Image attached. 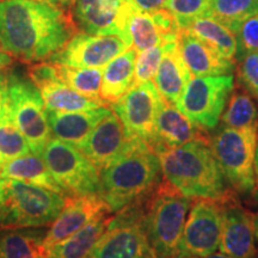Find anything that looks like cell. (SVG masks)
Instances as JSON below:
<instances>
[{
	"mask_svg": "<svg viewBox=\"0 0 258 258\" xmlns=\"http://www.w3.org/2000/svg\"><path fill=\"white\" fill-rule=\"evenodd\" d=\"M41 157L63 192L70 196H99V170L79 148L54 138L44 146Z\"/></svg>",
	"mask_w": 258,
	"mask_h": 258,
	"instance_id": "8",
	"label": "cell"
},
{
	"mask_svg": "<svg viewBox=\"0 0 258 258\" xmlns=\"http://www.w3.org/2000/svg\"><path fill=\"white\" fill-rule=\"evenodd\" d=\"M137 50L129 48L105 66L102 77L101 98L105 103H115L134 83Z\"/></svg>",
	"mask_w": 258,
	"mask_h": 258,
	"instance_id": "24",
	"label": "cell"
},
{
	"mask_svg": "<svg viewBox=\"0 0 258 258\" xmlns=\"http://www.w3.org/2000/svg\"><path fill=\"white\" fill-rule=\"evenodd\" d=\"M160 172L152 147L139 138H128L121 153L99 171V196L111 213L120 212L152 191Z\"/></svg>",
	"mask_w": 258,
	"mask_h": 258,
	"instance_id": "2",
	"label": "cell"
},
{
	"mask_svg": "<svg viewBox=\"0 0 258 258\" xmlns=\"http://www.w3.org/2000/svg\"><path fill=\"white\" fill-rule=\"evenodd\" d=\"M254 258H258V253H256V256H254Z\"/></svg>",
	"mask_w": 258,
	"mask_h": 258,
	"instance_id": "44",
	"label": "cell"
},
{
	"mask_svg": "<svg viewBox=\"0 0 258 258\" xmlns=\"http://www.w3.org/2000/svg\"><path fill=\"white\" fill-rule=\"evenodd\" d=\"M163 97L151 82L137 83L115 103L114 112L123 124L128 138H139L150 145L156 131Z\"/></svg>",
	"mask_w": 258,
	"mask_h": 258,
	"instance_id": "10",
	"label": "cell"
},
{
	"mask_svg": "<svg viewBox=\"0 0 258 258\" xmlns=\"http://www.w3.org/2000/svg\"><path fill=\"white\" fill-rule=\"evenodd\" d=\"M188 258H233V257L228 256V254H226L224 252H213L211 254H207V256L205 257H188Z\"/></svg>",
	"mask_w": 258,
	"mask_h": 258,
	"instance_id": "41",
	"label": "cell"
},
{
	"mask_svg": "<svg viewBox=\"0 0 258 258\" xmlns=\"http://www.w3.org/2000/svg\"><path fill=\"white\" fill-rule=\"evenodd\" d=\"M164 50H165V42L159 46L151 48V49L140 51L137 55L135 61V74L134 83L150 82L156 76L158 67L163 57Z\"/></svg>",
	"mask_w": 258,
	"mask_h": 258,
	"instance_id": "34",
	"label": "cell"
},
{
	"mask_svg": "<svg viewBox=\"0 0 258 258\" xmlns=\"http://www.w3.org/2000/svg\"><path fill=\"white\" fill-rule=\"evenodd\" d=\"M2 70V69H0ZM6 104V73L0 71V116Z\"/></svg>",
	"mask_w": 258,
	"mask_h": 258,
	"instance_id": "38",
	"label": "cell"
},
{
	"mask_svg": "<svg viewBox=\"0 0 258 258\" xmlns=\"http://www.w3.org/2000/svg\"><path fill=\"white\" fill-rule=\"evenodd\" d=\"M225 127L251 129L258 127V109L252 98L243 92L231 97L227 109L221 116Z\"/></svg>",
	"mask_w": 258,
	"mask_h": 258,
	"instance_id": "31",
	"label": "cell"
},
{
	"mask_svg": "<svg viewBox=\"0 0 258 258\" xmlns=\"http://www.w3.org/2000/svg\"><path fill=\"white\" fill-rule=\"evenodd\" d=\"M219 203L221 209L220 251L233 258H254L257 253L254 217L226 195L219 200Z\"/></svg>",
	"mask_w": 258,
	"mask_h": 258,
	"instance_id": "14",
	"label": "cell"
},
{
	"mask_svg": "<svg viewBox=\"0 0 258 258\" xmlns=\"http://www.w3.org/2000/svg\"><path fill=\"white\" fill-rule=\"evenodd\" d=\"M37 89L40 90L47 110L61 112L88 111L105 105V103L93 101L80 95L67 85L60 76L42 84Z\"/></svg>",
	"mask_w": 258,
	"mask_h": 258,
	"instance_id": "26",
	"label": "cell"
},
{
	"mask_svg": "<svg viewBox=\"0 0 258 258\" xmlns=\"http://www.w3.org/2000/svg\"><path fill=\"white\" fill-rule=\"evenodd\" d=\"M129 48L132 47L118 36L79 32L73 35L66 46L49 60L53 63L70 67L102 69Z\"/></svg>",
	"mask_w": 258,
	"mask_h": 258,
	"instance_id": "13",
	"label": "cell"
},
{
	"mask_svg": "<svg viewBox=\"0 0 258 258\" xmlns=\"http://www.w3.org/2000/svg\"><path fill=\"white\" fill-rule=\"evenodd\" d=\"M211 147L227 182L237 191H251L256 175L257 128H221L213 137Z\"/></svg>",
	"mask_w": 258,
	"mask_h": 258,
	"instance_id": "7",
	"label": "cell"
},
{
	"mask_svg": "<svg viewBox=\"0 0 258 258\" xmlns=\"http://www.w3.org/2000/svg\"><path fill=\"white\" fill-rule=\"evenodd\" d=\"M156 153L166 182L186 198L220 200L226 195L225 177L203 138Z\"/></svg>",
	"mask_w": 258,
	"mask_h": 258,
	"instance_id": "3",
	"label": "cell"
},
{
	"mask_svg": "<svg viewBox=\"0 0 258 258\" xmlns=\"http://www.w3.org/2000/svg\"><path fill=\"white\" fill-rule=\"evenodd\" d=\"M133 11L129 0H72L73 23L80 31L118 36L131 47L127 27Z\"/></svg>",
	"mask_w": 258,
	"mask_h": 258,
	"instance_id": "11",
	"label": "cell"
},
{
	"mask_svg": "<svg viewBox=\"0 0 258 258\" xmlns=\"http://www.w3.org/2000/svg\"><path fill=\"white\" fill-rule=\"evenodd\" d=\"M178 44L183 60L194 77L232 74V60L225 59L186 30H180Z\"/></svg>",
	"mask_w": 258,
	"mask_h": 258,
	"instance_id": "21",
	"label": "cell"
},
{
	"mask_svg": "<svg viewBox=\"0 0 258 258\" xmlns=\"http://www.w3.org/2000/svg\"><path fill=\"white\" fill-rule=\"evenodd\" d=\"M62 10L38 0L0 2V46L27 62L50 59L74 35Z\"/></svg>",
	"mask_w": 258,
	"mask_h": 258,
	"instance_id": "1",
	"label": "cell"
},
{
	"mask_svg": "<svg viewBox=\"0 0 258 258\" xmlns=\"http://www.w3.org/2000/svg\"><path fill=\"white\" fill-rule=\"evenodd\" d=\"M189 198L169 182L159 183L147 199L144 227L157 258H176L184 230Z\"/></svg>",
	"mask_w": 258,
	"mask_h": 258,
	"instance_id": "5",
	"label": "cell"
},
{
	"mask_svg": "<svg viewBox=\"0 0 258 258\" xmlns=\"http://www.w3.org/2000/svg\"><path fill=\"white\" fill-rule=\"evenodd\" d=\"M56 64V63H55ZM60 78L80 95L93 101L105 103L101 98L103 71L93 67H70L57 64Z\"/></svg>",
	"mask_w": 258,
	"mask_h": 258,
	"instance_id": "29",
	"label": "cell"
},
{
	"mask_svg": "<svg viewBox=\"0 0 258 258\" xmlns=\"http://www.w3.org/2000/svg\"><path fill=\"white\" fill-rule=\"evenodd\" d=\"M213 0H167L165 9L175 18L180 30L191 22L208 15Z\"/></svg>",
	"mask_w": 258,
	"mask_h": 258,
	"instance_id": "33",
	"label": "cell"
},
{
	"mask_svg": "<svg viewBox=\"0 0 258 258\" xmlns=\"http://www.w3.org/2000/svg\"><path fill=\"white\" fill-rule=\"evenodd\" d=\"M104 212H110V209L98 195L66 198L62 211L47 231L43 240L44 249L48 252L51 247L77 233Z\"/></svg>",
	"mask_w": 258,
	"mask_h": 258,
	"instance_id": "16",
	"label": "cell"
},
{
	"mask_svg": "<svg viewBox=\"0 0 258 258\" xmlns=\"http://www.w3.org/2000/svg\"><path fill=\"white\" fill-rule=\"evenodd\" d=\"M38 2L57 6V8H63V6H69L70 4H72V0H38Z\"/></svg>",
	"mask_w": 258,
	"mask_h": 258,
	"instance_id": "40",
	"label": "cell"
},
{
	"mask_svg": "<svg viewBox=\"0 0 258 258\" xmlns=\"http://www.w3.org/2000/svg\"><path fill=\"white\" fill-rule=\"evenodd\" d=\"M0 180H2V179H0Z\"/></svg>",
	"mask_w": 258,
	"mask_h": 258,
	"instance_id": "46",
	"label": "cell"
},
{
	"mask_svg": "<svg viewBox=\"0 0 258 258\" xmlns=\"http://www.w3.org/2000/svg\"><path fill=\"white\" fill-rule=\"evenodd\" d=\"M27 139L16 127L6 110L0 116V170L8 161L30 152Z\"/></svg>",
	"mask_w": 258,
	"mask_h": 258,
	"instance_id": "32",
	"label": "cell"
},
{
	"mask_svg": "<svg viewBox=\"0 0 258 258\" xmlns=\"http://www.w3.org/2000/svg\"><path fill=\"white\" fill-rule=\"evenodd\" d=\"M198 127L176 105L173 106L172 103L163 98L157 116L154 137L150 146L154 152L164 148L182 146L189 141L200 139Z\"/></svg>",
	"mask_w": 258,
	"mask_h": 258,
	"instance_id": "19",
	"label": "cell"
},
{
	"mask_svg": "<svg viewBox=\"0 0 258 258\" xmlns=\"http://www.w3.org/2000/svg\"><path fill=\"white\" fill-rule=\"evenodd\" d=\"M6 110L31 152L41 156L51 134L43 98L30 77L17 71L6 73Z\"/></svg>",
	"mask_w": 258,
	"mask_h": 258,
	"instance_id": "6",
	"label": "cell"
},
{
	"mask_svg": "<svg viewBox=\"0 0 258 258\" xmlns=\"http://www.w3.org/2000/svg\"><path fill=\"white\" fill-rule=\"evenodd\" d=\"M127 141L123 124L117 115L111 111L92 129L79 150L101 171L121 153Z\"/></svg>",
	"mask_w": 258,
	"mask_h": 258,
	"instance_id": "18",
	"label": "cell"
},
{
	"mask_svg": "<svg viewBox=\"0 0 258 258\" xmlns=\"http://www.w3.org/2000/svg\"><path fill=\"white\" fill-rule=\"evenodd\" d=\"M128 35L132 47L140 51L159 46L165 41L178 40L180 29L165 9L152 12L133 11L128 18Z\"/></svg>",
	"mask_w": 258,
	"mask_h": 258,
	"instance_id": "17",
	"label": "cell"
},
{
	"mask_svg": "<svg viewBox=\"0 0 258 258\" xmlns=\"http://www.w3.org/2000/svg\"><path fill=\"white\" fill-rule=\"evenodd\" d=\"M239 61V82L258 98V51L245 54Z\"/></svg>",
	"mask_w": 258,
	"mask_h": 258,
	"instance_id": "36",
	"label": "cell"
},
{
	"mask_svg": "<svg viewBox=\"0 0 258 258\" xmlns=\"http://www.w3.org/2000/svg\"><path fill=\"white\" fill-rule=\"evenodd\" d=\"M110 213H102L77 233L51 247L48 251L47 258H88L93 246L110 224L112 219Z\"/></svg>",
	"mask_w": 258,
	"mask_h": 258,
	"instance_id": "23",
	"label": "cell"
},
{
	"mask_svg": "<svg viewBox=\"0 0 258 258\" xmlns=\"http://www.w3.org/2000/svg\"><path fill=\"white\" fill-rule=\"evenodd\" d=\"M254 173H256L258 179V145L256 148V156H254Z\"/></svg>",
	"mask_w": 258,
	"mask_h": 258,
	"instance_id": "42",
	"label": "cell"
},
{
	"mask_svg": "<svg viewBox=\"0 0 258 258\" xmlns=\"http://www.w3.org/2000/svg\"><path fill=\"white\" fill-rule=\"evenodd\" d=\"M11 63H12V56L10 55L9 53H6V51L2 48V46H0V69L10 66Z\"/></svg>",
	"mask_w": 258,
	"mask_h": 258,
	"instance_id": "39",
	"label": "cell"
},
{
	"mask_svg": "<svg viewBox=\"0 0 258 258\" xmlns=\"http://www.w3.org/2000/svg\"><path fill=\"white\" fill-rule=\"evenodd\" d=\"M183 30L200 38L225 59L233 60L237 55L238 43L235 34L211 16L195 19Z\"/></svg>",
	"mask_w": 258,
	"mask_h": 258,
	"instance_id": "28",
	"label": "cell"
},
{
	"mask_svg": "<svg viewBox=\"0 0 258 258\" xmlns=\"http://www.w3.org/2000/svg\"><path fill=\"white\" fill-rule=\"evenodd\" d=\"M191 73L183 60L178 40L165 41V50L154 76V85L165 101L177 103L184 91Z\"/></svg>",
	"mask_w": 258,
	"mask_h": 258,
	"instance_id": "22",
	"label": "cell"
},
{
	"mask_svg": "<svg viewBox=\"0 0 258 258\" xmlns=\"http://www.w3.org/2000/svg\"><path fill=\"white\" fill-rule=\"evenodd\" d=\"M234 34L238 43V59L245 54L258 51V15L245 19Z\"/></svg>",
	"mask_w": 258,
	"mask_h": 258,
	"instance_id": "35",
	"label": "cell"
},
{
	"mask_svg": "<svg viewBox=\"0 0 258 258\" xmlns=\"http://www.w3.org/2000/svg\"><path fill=\"white\" fill-rule=\"evenodd\" d=\"M176 258H178V257H176Z\"/></svg>",
	"mask_w": 258,
	"mask_h": 258,
	"instance_id": "45",
	"label": "cell"
},
{
	"mask_svg": "<svg viewBox=\"0 0 258 258\" xmlns=\"http://www.w3.org/2000/svg\"><path fill=\"white\" fill-rule=\"evenodd\" d=\"M221 238V209L219 200L199 199L185 221L179 258L205 257L219 249Z\"/></svg>",
	"mask_w": 258,
	"mask_h": 258,
	"instance_id": "12",
	"label": "cell"
},
{
	"mask_svg": "<svg viewBox=\"0 0 258 258\" xmlns=\"http://www.w3.org/2000/svg\"><path fill=\"white\" fill-rule=\"evenodd\" d=\"M62 194L23 180H0V230L42 227L62 211Z\"/></svg>",
	"mask_w": 258,
	"mask_h": 258,
	"instance_id": "4",
	"label": "cell"
},
{
	"mask_svg": "<svg viewBox=\"0 0 258 258\" xmlns=\"http://www.w3.org/2000/svg\"><path fill=\"white\" fill-rule=\"evenodd\" d=\"M2 178H11L44 186L54 191L63 194V190L53 179L43 158L37 154H23L8 161L0 170Z\"/></svg>",
	"mask_w": 258,
	"mask_h": 258,
	"instance_id": "27",
	"label": "cell"
},
{
	"mask_svg": "<svg viewBox=\"0 0 258 258\" xmlns=\"http://www.w3.org/2000/svg\"><path fill=\"white\" fill-rule=\"evenodd\" d=\"M233 86L232 74L194 77L186 84L176 106L199 127L215 128L224 114Z\"/></svg>",
	"mask_w": 258,
	"mask_h": 258,
	"instance_id": "9",
	"label": "cell"
},
{
	"mask_svg": "<svg viewBox=\"0 0 258 258\" xmlns=\"http://www.w3.org/2000/svg\"><path fill=\"white\" fill-rule=\"evenodd\" d=\"M46 233L31 227L0 230V258H47Z\"/></svg>",
	"mask_w": 258,
	"mask_h": 258,
	"instance_id": "25",
	"label": "cell"
},
{
	"mask_svg": "<svg viewBox=\"0 0 258 258\" xmlns=\"http://www.w3.org/2000/svg\"><path fill=\"white\" fill-rule=\"evenodd\" d=\"M254 233H256V241L258 243V214L254 215Z\"/></svg>",
	"mask_w": 258,
	"mask_h": 258,
	"instance_id": "43",
	"label": "cell"
},
{
	"mask_svg": "<svg viewBox=\"0 0 258 258\" xmlns=\"http://www.w3.org/2000/svg\"><path fill=\"white\" fill-rule=\"evenodd\" d=\"M258 15V0H213L207 16L235 32L245 19Z\"/></svg>",
	"mask_w": 258,
	"mask_h": 258,
	"instance_id": "30",
	"label": "cell"
},
{
	"mask_svg": "<svg viewBox=\"0 0 258 258\" xmlns=\"http://www.w3.org/2000/svg\"><path fill=\"white\" fill-rule=\"evenodd\" d=\"M129 2L134 11L152 14L165 8L167 0H129Z\"/></svg>",
	"mask_w": 258,
	"mask_h": 258,
	"instance_id": "37",
	"label": "cell"
},
{
	"mask_svg": "<svg viewBox=\"0 0 258 258\" xmlns=\"http://www.w3.org/2000/svg\"><path fill=\"white\" fill-rule=\"evenodd\" d=\"M110 112V109L105 105L88 111L61 112L47 110L50 134L55 139L79 148L92 129Z\"/></svg>",
	"mask_w": 258,
	"mask_h": 258,
	"instance_id": "20",
	"label": "cell"
},
{
	"mask_svg": "<svg viewBox=\"0 0 258 258\" xmlns=\"http://www.w3.org/2000/svg\"><path fill=\"white\" fill-rule=\"evenodd\" d=\"M88 258H157L144 221L108 226Z\"/></svg>",
	"mask_w": 258,
	"mask_h": 258,
	"instance_id": "15",
	"label": "cell"
}]
</instances>
